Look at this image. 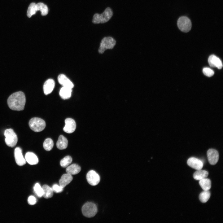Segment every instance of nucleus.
I'll return each mask as SVG.
<instances>
[{"label": "nucleus", "instance_id": "nucleus-1", "mask_svg": "<svg viewBox=\"0 0 223 223\" xmlns=\"http://www.w3.org/2000/svg\"><path fill=\"white\" fill-rule=\"evenodd\" d=\"M26 102L24 93L19 91L12 94L8 97L7 103L9 107L12 110L20 111L23 110Z\"/></svg>", "mask_w": 223, "mask_h": 223}, {"label": "nucleus", "instance_id": "nucleus-2", "mask_svg": "<svg viewBox=\"0 0 223 223\" xmlns=\"http://www.w3.org/2000/svg\"><path fill=\"white\" fill-rule=\"evenodd\" d=\"M113 15V12L109 7H107L101 14L96 13L93 16L92 22L94 24H103L108 22Z\"/></svg>", "mask_w": 223, "mask_h": 223}, {"label": "nucleus", "instance_id": "nucleus-3", "mask_svg": "<svg viewBox=\"0 0 223 223\" xmlns=\"http://www.w3.org/2000/svg\"><path fill=\"white\" fill-rule=\"evenodd\" d=\"M97 211V208L96 205L92 202L85 203L82 208V212L83 215L88 218L94 216L96 214Z\"/></svg>", "mask_w": 223, "mask_h": 223}, {"label": "nucleus", "instance_id": "nucleus-4", "mask_svg": "<svg viewBox=\"0 0 223 223\" xmlns=\"http://www.w3.org/2000/svg\"><path fill=\"white\" fill-rule=\"evenodd\" d=\"M116 41L111 37H105L101 40L98 49V52L103 54L107 49L113 48L116 44Z\"/></svg>", "mask_w": 223, "mask_h": 223}, {"label": "nucleus", "instance_id": "nucleus-5", "mask_svg": "<svg viewBox=\"0 0 223 223\" xmlns=\"http://www.w3.org/2000/svg\"><path fill=\"white\" fill-rule=\"evenodd\" d=\"M30 129L35 132H39L42 131L46 127V123L43 119L38 117L31 119L29 122Z\"/></svg>", "mask_w": 223, "mask_h": 223}, {"label": "nucleus", "instance_id": "nucleus-6", "mask_svg": "<svg viewBox=\"0 0 223 223\" xmlns=\"http://www.w3.org/2000/svg\"><path fill=\"white\" fill-rule=\"evenodd\" d=\"M4 135L6 144L9 147H14L17 142L18 138L13 129H6L5 131Z\"/></svg>", "mask_w": 223, "mask_h": 223}, {"label": "nucleus", "instance_id": "nucleus-7", "mask_svg": "<svg viewBox=\"0 0 223 223\" xmlns=\"http://www.w3.org/2000/svg\"><path fill=\"white\" fill-rule=\"evenodd\" d=\"M177 24L179 29L183 32H188L191 28V20L186 16L180 17L177 21Z\"/></svg>", "mask_w": 223, "mask_h": 223}, {"label": "nucleus", "instance_id": "nucleus-8", "mask_svg": "<svg viewBox=\"0 0 223 223\" xmlns=\"http://www.w3.org/2000/svg\"><path fill=\"white\" fill-rule=\"evenodd\" d=\"M86 179L88 183L92 186L97 185L100 181L99 175L93 170L88 172L86 175Z\"/></svg>", "mask_w": 223, "mask_h": 223}, {"label": "nucleus", "instance_id": "nucleus-9", "mask_svg": "<svg viewBox=\"0 0 223 223\" xmlns=\"http://www.w3.org/2000/svg\"><path fill=\"white\" fill-rule=\"evenodd\" d=\"M207 156L209 163L211 165H215L218 162L219 155L218 152L213 149H209L207 152Z\"/></svg>", "mask_w": 223, "mask_h": 223}, {"label": "nucleus", "instance_id": "nucleus-10", "mask_svg": "<svg viewBox=\"0 0 223 223\" xmlns=\"http://www.w3.org/2000/svg\"><path fill=\"white\" fill-rule=\"evenodd\" d=\"M65 125L63 128V130L66 133H71L73 132L76 127L75 120L72 119L68 118L65 120Z\"/></svg>", "mask_w": 223, "mask_h": 223}, {"label": "nucleus", "instance_id": "nucleus-11", "mask_svg": "<svg viewBox=\"0 0 223 223\" xmlns=\"http://www.w3.org/2000/svg\"><path fill=\"white\" fill-rule=\"evenodd\" d=\"M187 164L189 166L197 170L201 169L203 166V163L201 160L194 157L189 158Z\"/></svg>", "mask_w": 223, "mask_h": 223}, {"label": "nucleus", "instance_id": "nucleus-12", "mask_svg": "<svg viewBox=\"0 0 223 223\" xmlns=\"http://www.w3.org/2000/svg\"><path fill=\"white\" fill-rule=\"evenodd\" d=\"M14 155L16 162L18 165L22 166L26 164V161L23 155L22 150L20 147H17L15 149Z\"/></svg>", "mask_w": 223, "mask_h": 223}, {"label": "nucleus", "instance_id": "nucleus-13", "mask_svg": "<svg viewBox=\"0 0 223 223\" xmlns=\"http://www.w3.org/2000/svg\"><path fill=\"white\" fill-rule=\"evenodd\" d=\"M208 61L209 65L211 67H216L219 69H221L223 67V64L221 59L214 55H212L210 56Z\"/></svg>", "mask_w": 223, "mask_h": 223}, {"label": "nucleus", "instance_id": "nucleus-14", "mask_svg": "<svg viewBox=\"0 0 223 223\" xmlns=\"http://www.w3.org/2000/svg\"><path fill=\"white\" fill-rule=\"evenodd\" d=\"M58 80L59 83L63 87H65L72 89L74 85L72 82L64 75L61 74L58 77Z\"/></svg>", "mask_w": 223, "mask_h": 223}, {"label": "nucleus", "instance_id": "nucleus-15", "mask_svg": "<svg viewBox=\"0 0 223 223\" xmlns=\"http://www.w3.org/2000/svg\"><path fill=\"white\" fill-rule=\"evenodd\" d=\"M55 86L54 80L50 79L46 80L43 85V90L44 93L47 95L50 94L53 90Z\"/></svg>", "mask_w": 223, "mask_h": 223}, {"label": "nucleus", "instance_id": "nucleus-16", "mask_svg": "<svg viewBox=\"0 0 223 223\" xmlns=\"http://www.w3.org/2000/svg\"><path fill=\"white\" fill-rule=\"evenodd\" d=\"M25 159L29 164L35 165L38 162V159L36 155L31 152H27L25 155Z\"/></svg>", "mask_w": 223, "mask_h": 223}, {"label": "nucleus", "instance_id": "nucleus-17", "mask_svg": "<svg viewBox=\"0 0 223 223\" xmlns=\"http://www.w3.org/2000/svg\"><path fill=\"white\" fill-rule=\"evenodd\" d=\"M72 179L71 175L68 173L64 174L59 180V185L64 188L72 181Z\"/></svg>", "mask_w": 223, "mask_h": 223}, {"label": "nucleus", "instance_id": "nucleus-18", "mask_svg": "<svg viewBox=\"0 0 223 223\" xmlns=\"http://www.w3.org/2000/svg\"><path fill=\"white\" fill-rule=\"evenodd\" d=\"M68 141L67 139L63 136H59L56 143L57 147L60 150L65 149L68 146Z\"/></svg>", "mask_w": 223, "mask_h": 223}, {"label": "nucleus", "instance_id": "nucleus-19", "mask_svg": "<svg viewBox=\"0 0 223 223\" xmlns=\"http://www.w3.org/2000/svg\"><path fill=\"white\" fill-rule=\"evenodd\" d=\"M72 92V89L63 87L60 89L59 94L62 98L66 99H68L71 97Z\"/></svg>", "mask_w": 223, "mask_h": 223}, {"label": "nucleus", "instance_id": "nucleus-20", "mask_svg": "<svg viewBox=\"0 0 223 223\" xmlns=\"http://www.w3.org/2000/svg\"><path fill=\"white\" fill-rule=\"evenodd\" d=\"M81 170V167L78 165L75 164L68 166L66 169L67 173L71 175L77 174L80 172Z\"/></svg>", "mask_w": 223, "mask_h": 223}, {"label": "nucleus", "instance_id": "nucleus-21", "mask_svg": "<svg viewBox=\"0 0 223 223\" xmlns=\"http://www.w3.org/2000/svg\"><path fill=\"white\" fill-rule=\"evenodd\" d=\"M208 173L204 170H197L193 174V177L194 179L200 180L207 177Z\"/></svg>", "mask_w": 223, "mask_h": 223}, {"label": "nucleus", "instance_id": "nucleus-22", "mask_svg": "<svg viewBox=\"0 0 223 223\" xmlns=\"http://www.w3.org/2000/svg\"><path fill=\"white\" fill-rule=\"evenodd\" d=\"M43 189V195L46 199L51 198L53 195V191L52 188L46 185H44L42 187Z\"/></svg>", "mask_w": 223, "mask_h": 223}, {"label": "nucleus", "instance_id": "nucleus-23", "mask_svg": "<svg viewBox=\"0 0 223 223\" xmlns=\"http://www.w3.org/2000/svg\"><path fill=\"white\" fill-rule=\"evenodd\" d=\"M199 184L201 187L204 191L208 190L211 187V180L206 178L200 180Z\"/></svg>", "mask_w": 223, "mask_h": 223}, {"label": "nucleus", "instance_id": "nucleus-24", "mask_svg": "<svg viewBox=\"0 0 223 223\" xmlns=\"http://www.w3.org/2000/svg\"><path fill=\"white\" fill-rule=\"evenodd\" d=\"M35 8L36 11H41L42 16L47 15L48 12V9L47 6L42 2H39L36 4Z\"/></svg>", "mask_w": 223, "mask_h": 223}, {"label": "nucleus", "instance_id": "nucleus-25", "mask_svg": "<svg viewBox=\"0 0 223 223\" xmlns=\"http://www.w3.org/2000/svg\"><path fill=\"white\" fill-rule=\"evenodd\" d=\"M210 195V193L208 190H204L200 194L199 196V199L201 202L205 203L209 199Z\"/></svg>", "mask_w": 223, "mask_h": 223}, {"label": "nucleus", "instance_id": "nucleus-26", "mask_svg": "<svg viewBox=\"0 0 223 223\" xmlns=\"http://www.w3.org/2000/svg\"><path fill=\"white\" fill-rule=\"evenodd\" d=\"M54 143L53 140L50 138H47L44 141L43 146L44 149L46 151H50L53 148Z\"/></svg>", "mask_w": 223, "mask_h": 223}, {"label": "nucleus", "instance_id": "nucleus-27", "mask_svg": "<svg viewBox=\"0 0 223 223\" xmlns=\"http://www.w3.org/2000/svg\"><path fill=\"white\" fill-rule=\"evenodd\" d=\"M72 159L69 155L66 156L62 159L60 161L61 166L63 168L67 167L72 162Z\"/></svg>", "mask_w": 223, "mask_h": 223}, {"label": "nucleus", "instance_id": "nucleus-28", "mask_svg": "<svg viewBox=\"0 0 223 223\" xmlns=\"http://www.w3.org/2000/svg\"><path fill=\"white\" fill-rule=\"evenodd\" d=\"M33 190L35 194L38 197L40 198L43 195V189L40 185L38 183H36L33 187Z\"/></svg>", "mask_w": 223, "mask_h": 223}, {"label": "nucleus", "instance_id": "nucleus-29", "mask_svg": "<svg viewBox=\"0 0 223 223\" xmlns=\"http://www.w3.org/2000/svg\"><path fill=\"white\" fill-rule=\"evenodd\" d=\"M36 5L35 3L32 2L29 5L27 12V15L28 17H31L32 15L36 13L37 11L35 8Z\"/></svg>", "mask_w": 223, "mask_h": 223}, {"label": "nucleus", "instance_id": "nucleus-30", "mask_svg": "<svg viewBox=\"0 0 223 223\" xmlns=\"http://www.w3.org/2000/svg\"><path fill=\"white\" fill-rule=\"evenodd\" d=\"M203 72L204 75L208 77H211L213 76L214 73V72L212 70L207 67L203 68Z\"/></svg>", "mask_w": 223, "mask_h": 223}, {"label": "nucleus", "instance_id": "nucleus-31", "mask_svg": "<svg viewBox=\"0 0 223 223\" xmlns=\"http://www.w3.org/2000/svg\"><path fill=\"white\" fill-rule=\"evenodd\" d=\"M52 188L53 192L55 193H60L63 191V188L57 184H54L52 186Z\"/></svg>", "mask_w": 223, "mask_h": 223}, {"label": "nucleus", "instance_id": "nucleus-32", "mask_svg": "<svg viewBox=\"0 0 223 223\" xmlns=\"http://www.w3.org/2000/svg\"><path fill=\"white\" fill-rule=\"evenodd\" d=\"M28 202L29 205H34L36 203L37 199L34 196L31 195L28 198Z\"/></svg>", "mask_w": 223, "mask_h": 223}]
</instances>
